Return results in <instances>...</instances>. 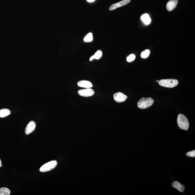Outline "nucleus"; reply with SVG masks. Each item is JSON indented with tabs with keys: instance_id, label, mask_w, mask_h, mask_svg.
<instances>
[{
	"instance_id": "1",
	"label": "nucleus",
	"mask_w": 195,
	"mask_h": 195,
	"mask_svg": "<svg viewBox=\"0 0 195 195\" xmlns=\"http://www.w3.org/2000/svg\"><path fill=\"white\" fill-rule=\"evenodd\" d=\"M178 126L181 129L188 130L189 127L188 120L185 115L182 114L178 115L177 118Z\"/></svg>"
},
{
	"instance_id": "2",
	"label": "nucleus",
	"mask_w": 195,
	"mask_h": 195,
	"mask_svg": "<svg viewBox=\"0 0 195 195\" xmlns=\"http://www.w3.org/2000/svg\"><path fill=\"white\" fill-rule=\"evenodd\" d=\"M154 102V100L152 98H142L138 101L137 106L138 108L144 109L147 108L152 105Z\"/></svg>"
},
{
	"instance_id": "3",
	"label": "nucleus",
	"mask_w": 195,
	"mask_h": 195,
	"mask_svg": "<svg viewBox=\"0 0 195 195\" xmlns=\"http://www.w3.org/2000/svg\"><path fill=\"white\" fill-rule=\"evenodd\" d=\"M158 83L162 87L172 88L177 85L179 82L176 79H162L159 81Z\"/></svg>"
},
{
	"instance_id": "4",
	"label": "nucleus",
	"mask_w": 195,
	"mask_h": 195,
	"mask_svg": "<svg viewBox=\"0 0 195 195\" xmlns=\"http://www.w3.org/2000/svg\"><path fill=\"white\" fill-rule=\"evenodd\" d=\"M57 162L56 160L47 162L42 166L39 169L41 172H45L53 170L57 165Z\"/></svg>"
},
{
	"instance_id": "5",
	"label": "nucleus",
	"mask_w": 195,
	"mask_h": 195,
	"mask_svg": "<svg viewBox=\"0 0 195 195\" xmlns=\"http://www.w3.org/2000/svg\"><path fill=\"white\" fill-rule=\"evenodd\" d=\"M78 94L79 95L82 97H88L94 95V91L92 89L87 88L79 90L78 91Z\"/></svg>"
},
{
	"instance_id": "6",
	"label": "nucleus",
	"mask_w": 195,
	"mask_h": 195,
	"mask_svg": "<svg viewBox=\"0 0 195 195\" xmlns=\"http://www.w3.org/2000/svg\"><path fill=\"white\" fill-rule=\"evenodd\" d=\"M114 100L118 103L124 102L127 99V96L120 92L116 93L114 95Z\"/></svg>"
},
{
	"instance_id": "7",
	"label": "nucleus",
	"mask_w": 195,
	"mask_h": 195,
	"mask_svg": "<svg viewBox=\"0 0 195 195\" xmlns=\"http://www.w3.org/2000/svg\"><path fill=\"white\" fill-rule=\"evenodd\" d=\"M131 0H123L117 3H114L110 7L109 9L110 11H112L120 7L124 6L129 3Z\"/></svg>"
},
{
	"instance_id": "8",
	"label": "nucleus",
	"mask_w": 195,
	"mask_h": 195,
	"mask_svg": "<svg viewBox=\"0 0 195 195\" xmlns=\"http://www.w3.org/2000/svg\"><path fill=\"white\" fill-rule=\"evenodd\" d=\"M36 124L34 121H30L25 128V134L27 135H29V134L32 133L34 131L36 128Z\"/></svg>"
},
{
	"instance_id": "9",
	"label": "nucleus",
	"mask_w": 195,
	"mask_h": 195,
	"mask_svg": "<svg viewBox=\"0 0 195 195\" xmlns=\"http://www.w3.org/2000/svg\"><path fill=\"white\" fill-rule=\"evenodd\" d=\"M177 3L178 0H170L167 4V9L169 11H173L176 7Z\"/></svg>"
},
{
	"instance_id": "10",
	"label": "nucleus",
	"mask_w": 195,
	"mask_h": 195,
	"mask_svg": "<svg viewBox=\"0 0 195 195\" xmlns=\"http://www.w3.org/2000/svg\"><path fill=\"white\" fill-rule=\"evenodd\" d=\"M79 87L86 89L91 88L93 87V84L89 81L87 80H81L77 83Z\"/></svg>"
},
{
	"instance_id": "11",
	"label": "nucleus",
	"mask_w": 195,
	"mask_h": 195,
	"mask_svg": "<svg viewBox=\"0 0 195 195\" xmlns=\"http://www.w3.org/2000/svg\"><path fill=\"white\" fill-rule=\"evenodd\" d=\"M172 186L174 188L177 189L179 191L183 192L185 190V187L179 182L175 181L172 183Z\"/></svg>"
},
{
	"instance_id": "12",
	"label": "nucleus",
	"mask_w": 195,
	"mask_h": 195,
	"mask_svg": "<svg viewBox=\"0 0 195 195\" xmlns=\"http://www.w3.org/2000/svg\"><path fill=\"white\" fill-rule=\"evenodd\" d=\"M141 19L145 24L148 25L151 22V19L147 14H145L141 16Z\"/></svg>"
},
{
	"instance_id": "13",
	"label": "nucleus",
	"mask_w": 195,
	"mask_h": 195,
	"mask_svg": "<svg viewBox=\"0 0 195 195\" xmlns=\"http://www.w3.org/2000/svg\"><path fill=\"white\" fill-rule=\"evenodd\" d=\"M10 114L11 111L8 109L4 108L0 110V118H5Z\"/></svg>"
},
{
	"instance_id": "14",
	"label": "nucleus",
	"mask_w": 195,
	"mask_h": 195,
	"mask_svg": "<svg viewBox=\"0 0 195 195\" xmlns=\"http://www.w3.org/2000/svg\"><path fill=\"white\" fill-rule=\"evenodd\" d=\"M102 56V52L101 51V50H98V51L96 52V53H95L94 55L92 56L90 58V61H92L93 59H99L100 58H101Z\"/></svg>"
},
{
	"instance_id": "15",
	"label": "nucleus",
	"mask_w": 195,
	"mask_h": 195,
	"mask_svg": "<svg viewBox=\"0 0 195 195\" xmlns=\"http://www.w3.org/2000/svg\"><path fill=\"white\" fill-rule=\"evenodd\" d=\"M10 190L7 188H0V195H9L10 194Z\"/></svg>"
},
{
	"instance_id": "16",
	"label": "nucleus",
	"mask_w": 195,
	"mask_h": 195,
	"mask_svg": "<svg viewBox=\"0 0 195 195\" xmlns=\"http://www.w3.org/2000/svg\"><path fill=\"white\" fill-rule=\"evenodd\" d=\"M150 53V50H148V49H146L141 53V57L143 59L147 58L149 57Z\"/></svg>"
},
{
	"instance_id": "17",
	"label": "nucleus",
	"mask_w": 195,
	"mask_h": 195,
	"mask_svg": "<svg viewBox=\"0 0 195 195\" xmlns=\"http://www.w3.org/2000/svg\"><path fill=\"white\" fill-rule=\"evenodd\" d=\"M93 36L92 33L90 32L84 38V41L85 42H90L93 41Z\"/></svg>"
},
{
	"instance_id": "18",
	"label": "nucleus",
	"mask_w": 195,
	"mask_h": 195,
	"mask_svg": "<svg viewBox=\"0 0 195 195\" xmlns=\"http://www.w3.org/2000/svg\"><path fill=\"white\" fill-rule=\"evenodd\" d=\"M135 55L134 54H131L129 56H127V61L128 62H132L135 60Z\"/></svg>"
},
{
	"instance_id": "19",
	"label": "nucleus",
	"mask_w": 195,
	"mask_h": 195,
	"mask_svg": "<svg viewBox=\"0 0 195 195\" xmlns=\"http://www.w3.org/2000/svg\"><path fill=\"white\" fill-rule=\"evenodd\" d=\"M186 155L189 157H195V151L194 150L192 151H190L189 152H187L186 154Z\"/></svg>"
},
{
	"instance_id": "20",
	"label": "nucleus",
	"mask_w": 195,
	"mask_h": 195,
	"mask_svg": "<svg viewBox=\"0 0 195 195\" xmlns=\"http://www.w3.org/2000/svg\"><path fill=\"white\" fill-rule=\"evenodd\" d=\"M87 1H88V2H94V1H95V0H87Z\"/></svg>"
},
{
	"instance_id": "21",
	"label": "nucleus",
	"mask_w": 195,
	"mask_h": 195,
	"mask_svg": "<svg viewBox=\"0 0 195 195\" xmlns=\"http://www.w3.org/2000/svg\"><path fill=\"white\" fill-rule=\"evenodd\" d=\"M2 166V161H1V159H0V167Z\"/></svg>"
},
{
	"instance_id": "22",
	"label": "nucleus",
	"mask_w": 195,
	"mask_h": 195,
	"mask_svg": "<svg viewBox=\"0 0 195 195\" xmlns=\"http://www.w3.org/2000/svg\"><path fill=\"white\" fill-rule=\"evenodd\" d=\"M159 81H158V80H156V82H159Z\"/></svg>"
}]
</instances>
